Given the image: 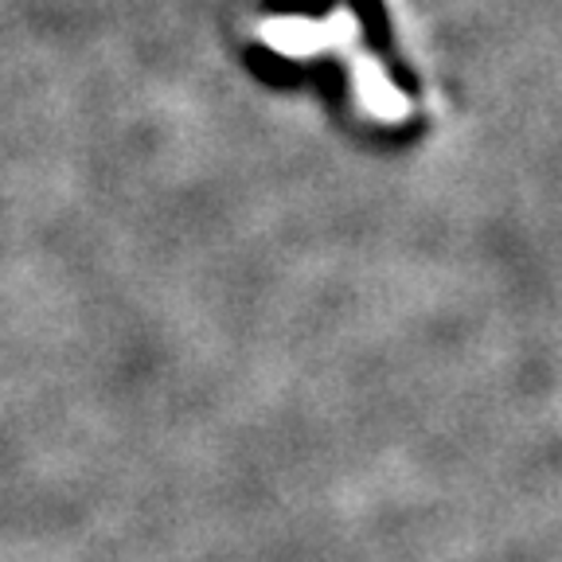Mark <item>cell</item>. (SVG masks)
I'll list each match as a JSON object with an SVG mask.
<instances>
[{
  "label": "cell",
  "instance_id": "obj_1",
  "mask_svg": "<svg viewBox=\"0 0 562 562\" xmlns=\"http://www.w3.org/2000/svg\"><path fill=\"white\" fill-rule=\"evenodd\" d=\"M383 24L375 0H340V4H285L273 12L270 24L258 27V40L273 59H290L305 67L308 59H340V75L348 94V114L363 122L403 125L414 114V87H403L395 59L383 47L371 52L368 32Z\"/></svg>",
  "mask_w": 562,
  "mask_h": 562
}]
</instances>
